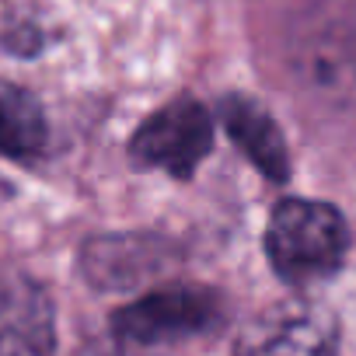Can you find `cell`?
I'll list each match as a JSON object with an SVG mask.
<instances>
[{"instance_id": "1", "label": "cell", "mask_w": 356, "mask_h": 356, "mask_svg": "<svg viewBox=\"0 0 356 356\" xmlns=\"http://www.w3.org/2000/svg\"><path fill=\"white\" fill-rule=\"evenodd\" d=\"M349 248L342 213L314 200H283L266 227V252L286 283H318L339 273Z\"/></svg>"}, {"instance_id": "2", "label": "cell", "mask_w": 356, "mask_h": 356, "mask_svg": "<svg viewBox=\"0 0 356 356\" xmlns=\"http://www.w3.org/2000/svg\"><path fill=\"white\" fill-rule=\"evenodd\" d=\"M224 321V304L203 286H168L140 297L112 318V332L126 346H171L203 335Z\"/></svg>"}, {"instance_id": "3", "label": "cell", "mask_w": 356, "mask_h": 356, "mask_svg": "<svg viewBox=\"0 0 356 356\" xmlns=\"http://www.w3.org/2000/svg\"><path fill=\"white\" fill-rule=\"evenodd\" d=\"M213 147V119L200 102H175L157 108L133 136V157L175 178H189Z\"/></svg>"}, {"instance_id": "4", "label": "cell", "mask_w": 356, "mask_h": 356, "mask_svg": "<svg viewBox=\"0 0 356 356\" xmlns=\"http://www.w3.org/2000/svg\"><path fill=\"white\" fill-rule=\"evenodd\" d=\"M238 356H339V325L318 304H276L245 332Z\"/></svg>"}, {"instance_id": "5", "label": "cell", "mask_w": 356, "mask_h": 356, "mask_svg": "<svg viewBox=\"0 0 356 356\" xmlns=\"http://www.w3.org/2000/svg\"><path fill=\"white\" fill-rule=\"evenodd\" d=\"M56 314L49 293L29 276H0V356H53Z\"/></svg>"}, {"instance_id": "6", "label": "cell", "mask_w": 356, "mask_h": 356, "mask_svg": "<svg viewBox=\"0 0 356 356\" xmlns=\"http://www.w3.org/2000/svg\"><path fill=\"white\" fill-rule=\"evenodd\" d=\"M220 119L231 133V140L252 157V164L273 178V182H286L290 175V157H286V143L280 136V126L266 115L262 105L248 102V98H227L220 108Z\"/></svg>"}, {"instance_id": "7", "label": "cell", "mask_w": 356, "mask_h": 356, "mask_svg": "<svg viewBox=\"0 0 356 356\" xmlns=\"http://www.w3.org/2000/svg\"><path fill=\"white\" fill-rule=\"evenodd\" d=\"M49 126L39 98L11 81H0V154L32 164L46 154Z\"/></svg>"}, {"instance_id": "8", "label": "cell", "mask_w": 356, "mask_h": 356, "mask_svg": "<svg viewBox=\"0 0 356 356\" xmlns=\"http://www.w3.org/2000/svg\"><path fill=\"white\" fill-rule=\"evenodd\" d=\"M84 269L102 286H133L157 269V245L143 238H102L88 245Z\"/></svg>"}, {"instance_id": "9", "label": "cell", "mask_w": 356, "mask_h": 356, "mask_svg": "<svg viewBox=\"0 0 356 356\" xmlns=\"http://www.w3.org/2000/svg\"><path fill=\"white\" fill-rule=\"evenodd\" d=\"M77 356H112V353H102V349H88V353H77Z\"/></svg>"}]
</instances>
